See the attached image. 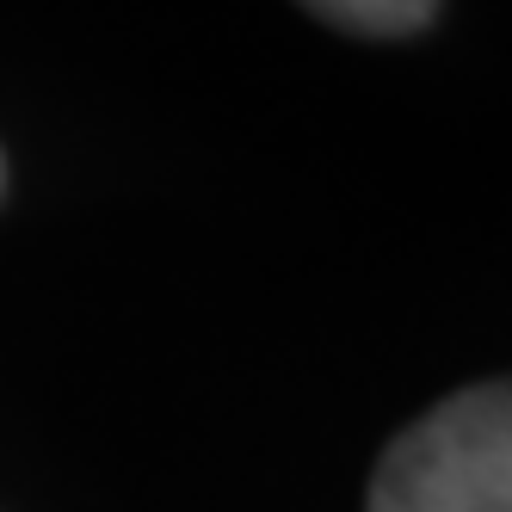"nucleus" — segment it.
<instances>
[{
	"label": "nucleus",
	"instance_id": "f03ea898",
	"mask_svg": "<svg viewBox=\"0 0 512 512\" xmlns=\"http://www.w3.org/2000/svg\"><path fill=\"white\" fill-rule=\"evenodd\" d=\"M303 7L346 31H364V38H401L438 13V0H303Z\"/></svg>",
	"mask_w": 512,
	"mask_h": 512
},
{
	"label": "nucleus",
	"instance_id": "f257e3e1",
	"mask_svg": "<svg viewBox=\"0 0 512 512\" xmlns=\"http://www.w3.org/2000/svg\"><path fill=\"white\" fill-rule=\"evenodd\" d=\"M371 512H512V377L445 395L383 451Z\"/></svg>",
	"mask_w": 512,
	"mask_h": 512
}]
</instances>
